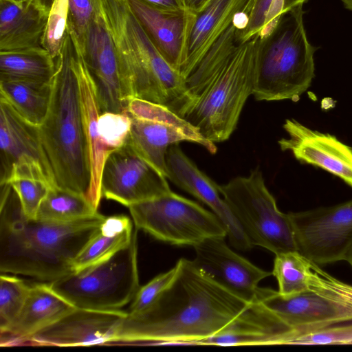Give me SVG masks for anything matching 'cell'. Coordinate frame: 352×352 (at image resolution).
<instances>
[{"instance_id": "obj_9", "label": "cell", "mask_w": 352, "mask_h": 352, "mask_svg": "<svg viewBox=\"0 0 352 352\" xmlns=\"http://www.w3.org/2000/svg\"><path fill=\"white\" fill-rule=\"evenodd\" d=\"M129 209L137 230L170 245L194 247L228 236L226 226L213 212L173 191Z\"/></svg>"}, {"instance_id": "obj_23", "label": "cell", "mask_w": 352, "mask_h": 352, "mask_svg": "<svg viewBox=\"0 0 352 352\" xmlns=\"http://www.w3.org/2000/svg\"><path fill=\"white\" fill-rule=\"evenodd\" d=\"M127 1L160 54L180 72L193 13L186 10L179 12H164L149 6L142 0Z\"/></svg>"}, {"instance_id": "obj_34", "label": "cell", "mask_w": 352, "mask_h": 352, "mask_svg": "<svg viewBox=\"0 0 352 352\" xmlns=\"http://www.w3.org/2000/svg\"><path fill=\"white\" fill-rule=\"evenodd\" d=\"M69 0H53L42 45L54 58L60 54L67 32Z\"/></svg>"}, {"instance_id": "obj_42", "label": "cell", "mask_w": 352, "mask_h": 352, "mask_svg": "<svg viewBox=\"0 0 352 352\" xmlns=\"http://www.w3.org/2000/svg\"><path fill=\"white\" fill-rule=\"evenodd\" d=\"M344 6V7L352 11V0H341Z\"/></svg>"}, {"instance_id": "obj_20", "label": "cell", "mask_w": 352, "mask_h": 352, "mask_svg": "<svg viewBox=\"0 0 352 352\" xmlns=\"http://www.w3.org/2000/svg\"><path fill=\"white\" fill-rule=\"evenodd\" d=\"M131 117L129 143L141 158L166 178V153L170 145L186 141L201 144L212 154L217 151L214 143L206 140L192 125Z\"/></svg>"}, {"instance_id": "obj_25", "label": "cell", "mask_w": 352, "mask_h": 352, "mask_svg": "<svg viewBox=\"0 0 352 352\" xmlns=\"http://www.w3.org/2000/svg\"><path fill=\"white\" fill-rule=\"evenodd\" d=\"M135 229L129 217L119 214L106 217L98 232L88 242L74 261V272L98 264L126 247Z\"/></svg>"}, {"instance_id": "obj_1", "label": "cell", "mask_w": 352, "mask_h": 352, "mask_svg": "<svg viewBox=\"0 0 352 352\" xmlns=\"http://www.w3.org/2000/svg\"><path fill=\"white\" fill-rule=\"evenodd\" d=\"M170 287L146 310L129 315L112 343L190 344L217 334L250 303L182 258Z\"/></svg>"}, {"instance_id": "obj_44", "label": "cell", "mask_w": 352, "mask_h": 352, "mask_svg": "<svg viewBox=\"0 0 352 352\" xmlns=\"http://www.w3.org/2000/svg\"><path fill=\"white\" fill-rule=\"evenodd\" d=\"M11 1H15V2H17V3H22V2L28 1H30V0H11Z\"/></svg>"}, {"instance_id": "obj_18", "label": "cell", "mask_w": 352, "mask_h": 352, "mask_svg": "<svg viewBox=\"0 0 352 352\" xmlns=\"http://www.w3.org/2000/svg\"><path fill=\"white\" fill-rule=\"evenodd\" d=\"M295 329L254 299L225 328L197 345L221 346L287 345Z\"/></svg>"}, {"instance_id": "obj_21", "label": "cell", "mask_w": 352, "mask_h": 352, "mask_svg": "<svg viewBox=\"0 0 352 352\" xmlns=\"http://www.w3.org/2000/svg\"><path fill=\"white\" fill-rule=\"evenodd\" d=\"M72 304L54 292L48 283L31 285L20 313L1 334V346L23 344L32 336L73 311Z\"/></svg>"}, {"instance_id": "obj_19", "label": "cell", "mask_w": 352, "mask_h": 352, "mask_svg": "<svg viewBox=\"0 0 352 352\" xmlns=\"http://www.w3.org/2000/svg\"><path fill=\"white\" fill-rule=\"evenodd\" d=\"M254 299L297 330L322 327L351 320L344 311L309 289L285 296L274 289L258 287Z\"/></svg>"}, {"instance_id": "obj_40", "label": "cell", "mask_w": 352, "mask_h": 352, "mask_svg": "<svg viewBox=\"0 0 352 352\" xmlns=\"http://www.w3.org/2000/svg\"><path fill=\"white\" fill-rule=\"evenodd\" d=\"M149 6L164 12H179L186 10L182 0H142Z\"/></svg>"}, {"instance_id": "obj_38", "label": "cell", "mask_w": 352, "mask_h": 352, "mask_svg": "<svg viewBox=\"0 0 352 352\" xmlns=\"http://www.w3.org/2000/svg\"><path fill=\"white\" fill-rule=\"evenodd\" d=\"M179 270L178 262L168 271L156 276L148 283L140 287L127 311L129 315H136L150 307L170 287L177 277Z\"/></svg>"}, {"instance_id": "obj_4", "label": "cell", "mask_w": 352, "mask_h": 352, "mask_svg": "<svg viewBox=\"0 0 352 352\" xmlns=\"http://www.w3.org/2000/svg\"><path fill=\"white\" fill-rule=\"evenodd\" d=\"M133 97L167 107L179 116L192 103L184 78L162 56L127 0H99Z\"/></svg>"}, {"instance_id": "obj_12", "label": "cell", "mask_w": 352, "mask_h": 352, "mask_svg": "<svg viewBox=\"0 0 352 352\" xmlns=\"http://www.w3.org/2000/svg\"><path fill=\"white\" fill-rule=\"evenodd\" d=\"M81 52L96 87L100 112H126L133 98L132 89L100 12L99 0Z\"/></svg>"}, {"instance_id": "obj_28", "label": "cell", "mask_w": 352, "mask_h": 352, "mask_svg": "<svg viewBox=\"0 0 352 352\" xmlns=\"http://www.w3.org/2000/svg\"><path fill=\"white\" fill-rule=\"evenodd\" d=\"M51 83L0 81V96L25 119L36 126L44 121L50 106Z\"/></svg>"}, {"instance_id": "obj_30", "label": "cell", "mask_w": 352, "mask_h": 352, "mask_svg": "<svg viewBox=\"0 0 352 352\" xmlns=\"http://www.w3.org/2000/svg\"><path fill=\"white\" fill-rule=\"evenodd\" d=\"M309 263L297 250L275 254L272 275L278 281L279 294L288 296L308 290Z\"/></svg>"}, {"instance_id": "obj_33", "label": "cell", "mask_w": 352, "mask_h": 352, "mask_svg": "<svg viewBox=\"0 0 352 352\" xmlns=\"http://www.w3.org/2000/svg\"><path fill=\"white\" fill-rule=\"evenodd\" d=\"M23 280L16 276L1 273L0 276V332L5 331L15 320L30 290Z\"/></svg>"}, {"instance_id": "obj_15", "label": "cell", "mask_w": 352, "mask_h": 352, "mask_svg": "<svg viewBox=\"0 0 352 352\" xmlns=\"http://www.w3.org/2000/svg\"><path fill=\"white\" fill-rule=\"evenodd\" d=\"M167 179L206 204L225 224L230 244L242 251L253 245L223 198L217 184L201 170L179 146H169L166 153Z\"/></svg>"}, {"instance_id": "obj_13", "label": "cell", "mask_w": 352, "mask_h": 352, "mask_svg": "<svg viewBox=\"0 0 352 352\" xmlns=\"http://www.w3.org/2000/svg\"><path fill=\"white\" fill-rule=\"evenodd\" d=\"M167 178L141 158L127 142L107 157L102 173V197L128 208L170 192Z\"/></svg>"}, {"instance_id": "obj_22", "label": "cell", "mask_w": 352, "mask_h": 352, "mask_svg": "<svg viewBox=\"0 0 352 352\" xmlns=\"http://www.w3.org/2000/svg\"><path fill=\"white\" fill-rule=\"evenodd\" d=\"M72 38L75 45V66L80 88L83 126L90 160L91 180L87 199L98 208L102 198V169L107 157L112 151L104 145L100 139L98 120L101 112L96 87L85 65L82 52L76 40L72 36Z\"/></svg>"}, {"instance_id": "obj_14", "label": "cell", "mask_w": 352, "mask_h": 352, "mask_svg": "<svg viewBox=\"0 0 352 352\" xmlns=\"http://www.w3.org/2000/svg\"><path fill=\"white\" fill-rule=\"evenodd\" d=\"M127 311L75 308L63 318L32 336L34 346H82L111 344Z\"/></svg>"}, {"instance_id": "obj_24", "label": "cell", "mask_w": 352, "mask_h": 352, "mask_svg": "<svg viewBox=\"0 0 352 352\" xmlns=\"http://www.w3.org/2000/svg\"><path fill=\"white\" fill-rule=\"evenodd\" d=\"M48 15L36 0H0V52L43 47Z\"/></svg>"}, {"instance_id": "obj_35", "label": "cell", "mask_w": 352, "mask_h": 352, "mask_svg": "<svg viewBox=\"0 0 352 352\" xmlns=\"http://www.w3.org/2000/svg\"><path fill=\"white\" fill-rule=\"evenodd\" d=\"M352 344V324L295 330L287 345Z\"/></svg>"}, {"instance_id": "obj_6", "label": "cell", "mask_w": 352, "mask_h": 352, "mask_svg": "<svg viewBox=\"0 0 352 352\" xmlns=\"http://www.w3.org/2000/svg\"><path fill=\"white\" fill-rule=\"evenodd\" d=\"M302 5L283 14L261 38L252 93L256 100L296 101L311 84L316 48L307 39Z\"/></svg>"}, {"instance_id": "obj_36", "label": "cell", "mask_w": 352, "mask_h": 352, "mask_svg": "<svg viewBox=\"0 0 352 352\" xmlns=\"http://www.w3.org/2000/svg\"><path fill=\"white\" fill-rule=\"evenodd\" d=\"M98 122L100 139L109 151L122 147L129 140L131 117L127 112L101 113Z\"/></svg>"}, {"instance_id": "obj_43", "label": "cell", "mask_w": 352, "mask_h": 352, "mask_svg": "<svg viewBox=\"0 0 352 352\" xmlns=\"http://www.w3.org/2000/svg\"><path fill=\"white\" fill-rule=\"evenodd\" d=\"M345 261H346L352 267V248L349 251Z\"/></svg>"}, {"instance_id": "obj_39", "label": "cell", "mask_w": 352, "mask_h": 352, "mask_svg": "<svg viewBox=\"0 0 352 352\" xmlns=\"http://www.w3.org/2000/svg\"><path fill=\"white\" fill-rule=\"evenodd\" d=\"M98 6V0H69L67 32L76 40L81 51Z\"/></svg>"}, {"instance_id": "obj_27", "label": "cell", "mask_w": 352, "mask_h": 352, "mask_svg": "<svg viewBox=\"0 0 352 352\" xmlns=\"http://www.w3.org/2000/svg\"><path fill=\"white\" fill-rule=\"evenodd\" d=\"M56 59L43 47L0 52V81L51 83Z\"/></svg>"}, {"instance_id": "obj_26", "label": "cell", "mask_w": 352, "mask_h": 352, "mask_svg": "<svg viewBox=\"0 0 352 352\" xmlns=\"http://www.w3.org/2000/svg\"><path fill=\"white\" fill-rule=\"evenodd\" d=\"M232 0H211L193 13L184 45L180 73L184 79L196 67L208 50L213 34L228 12Z\"/></svg>"}, {"instance_id": "obj_2", "label": "cell", "mask_w": 352, "mask_h": 352, "mask_svg": "<svg viewBox=\"0 0 352 352\" xmlns=\"http://www.w3.org/2000/svg\"><path fill=\"white\" fill-rule=\"evenodd\" d=\"M0 271L52 282L74 272L75 258L105 216L68 223L26 219L9 183L1 185Z\"/></svg>"}, {"instance_id": "obj_11", "label": "cell", "mask_w": 352, "mask_h": 352, "mask_svg": "<svg viewBox=\"0 0 352 352\" xmlns=\"http://www.w3.org/2000/svg\"><path fill=\"white\" fill-rule=\"evenodd\" d=\"M0 184L34 179L55 186L38 126L21 116L0 96Z\"/></svg>"}, {"instance_id": "obj_3", "label": "cell", "mask_w": 352, "mask_h": 352, "mask_svg": "<svg viewBox=\"0 0 352 352\" xmlns=\"http://www.w3.org/2000/svg\"><path fill=\"white\" fill-rule=\"evenodd\" d=\"M74 54L75 45L67 32L61 52L55 58L56 70L48 111L38 129L55 185L87 198L90 160Z\"/></svg>"}, {"instance_id": "obj_10", "label": "cell", "mask_w": 352, "mask_h": 352, "mask_svg": "<svg viewBox=\"0 0 352 352\" xmlns=\"http://www.w3.org/2000/svg\"><path fill=\"white\" fill-rule=\"evenodd\" d=\"M288 214L302 255L318 265L345 261L352 248V199Z\"/></svg>"}, {"instance_id": "obj_8", "label": "cell", "mask_w": 352, "mask_h": 352, "mask_svg": "<svg viewBox=\"0 0 352 352\" xmlns=\"http://www.w3.org/2000/svg\"><path fill=\"white\" fill-rule=\"evenodd\" d=\"M219 188L253 246L274 254L298 251L289 214L278 208L259 168L248 176L236 177L219 185Z\"/></svg>"}, {"instance_id": "obj_16", "label": "cell", "mask_w": 352, "mask_h": 352, "mask_svg": "<svg viewBox=\"0 0 352 352\" xmlns=\"http://www.w3.org/2000/svg\"><path fill=\"white\" fill-rule=\"evenodd\" d=\"M195 265L218 284L250 302L258 283L272 275L234 252L223 238H210L193 247Z\"/></svg>"}, {"instance_id": "obj_32", "label": "cell", "mask_w": 352, "mask_h": 352, "mask_svg": "<svg viewBox=\"0 0 352 352\" xmlns=\"http://www.w3.org/2000/svg\"><path fill=\"white\" fill-rule=\"evenodd\" d=\"M309 289L344 311L352 320V285L330 275L310 261Z\"/></svg>"}, {"instance_id": "obj_29", "label": "cell", "mask_w": 352, "mask_h": 352, "mask_svg": "<svg viewBox=\"0 0 352 352\" xmlns=\"http://www.w3.org/2000/svg\"><path fill=\"white\" fill-rule=\"evenodd\" d=\"M98 213V208L85 196L54 186L43 200L36 219L68 223L90 218Z\"/></svg>"}, {"instance_id": "obj_7", "label": "cell", "mask_w": 352, "mask_h": 352, "mask_svg": "<svg viewBox=\"0 0 352 352\" xmlns=\"http://www.w3.org/2000/svg\"><path fill=\"white\" fill-rule=\"evenodd\" d=\"M137 231L131 242L108 259L49 283L74 307L115 311L131 302L140 288Z\"/></svg>"}, {"instance_id": "obj_5", "label": "cell", "mask_w": 352, "mask_h": 352, "mask_svg": "<svg viewBox=\"0 0 352 352\" xmlns=\"http://www.w3.org/2000/svg\"><path fill=\"white\" fill-rule=\"evenodd\" d=\"M261 37L237 45L192 94L182 118L207 141L229 139L248 98L252 94Z\"/></svg>"}, {"instance_id": "obj_17", "label": "cell", "mask_w": 352, "mask_h": 352, "mask_svg": "<svg viewBox=\"0 0 352 352\" xmlns=\"http://www.w3.org/2000/svg\"><path fill=\"white\" fill-rule=\"evenodd\" d=\"M287 134L278 141L299 162L322 168L352 188V147L329 133L313 130L294 119H286Z\"/></svg>"}, {"instance_id": "obj_31", "label": "cell", "mask_w": 352, "mask_h": 352, "mask_svg": "<svg viewBox=\"0 0 352 352\" xmlns=\"http://www.w3.org/2000/svg\"><path fill=\"white\" fill-rule=\"evenodd\" d=\"M307 0H254L249 14V23L240 35L238 43H243L256 34L267 36L283 14Z\"/></svg>"}, {"instance_id": "obj_37", "label": "cell", "mask_w": 352, "mask_h": 352, "mask_svg": "<svg viewBox=\"0 0 352 352\" xmlns=\"http://www.w3.org/2000/svg\"><path fill=\"white\" fill-rule=\"evenodd\" d=\"M9 184L18 196L23 216L36 219L39 207L52 186L34 179H18Z\"/></svg>"}, {"instance_id": "obj_41", "label": "cell", "mask_w": 352, "mask_h": 352, "mask_svg": "<svg viewBox=\"0 0 352 352\" xmlns=\"http://www.w3.org/2000/svg\"><path fill=\"white\" fill-rule=\"evenodd\" d=\"M211 0H182L186 10L198 13L204 9Z\"/></svg>"}]
</instances>
